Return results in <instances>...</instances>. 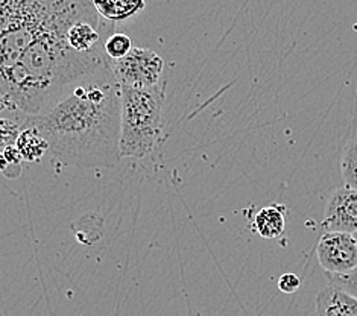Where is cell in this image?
Returning a JSON list of instances; mask_svg holds the SVG:
<instances>
[{"label": "cell", "mask_w": 357, "mask_h": 316, "mask_svg": "<svg viewBox=\"0 0 357 316\" xmlns=\"http://www.w3.org/2000/svg\"><path fill=\"white\" fill-rule=\"evenodd\" d=\"M49 143V151L67 165L113 166L119 160L121 85L109 70L70 84L38 114H29Z\"/></svg>", "instance_id": "1"}, {"label": "cell", "mask_w": 357, "mask_h": 316, "mask_svg": "<svg viewBox=\"0 0 357 316\" xmlns=\"http://www.w3.org/2000/svg\"><path fill=\"white\" fill-rule=\"evenodd\" d=\"M69 28L46 31L0 76V95L26 114H38L70 84L109 67L105 52H75L67 43Z\"/></svg>", "instance_id": "2"}, {"label": "cell", "mask_w": 357, "mask_h": 316, "mask_svg": "<svg viewBox=\"0 0 357 316\" xmlns=\"http://www.w3.org/2000/svg\"><path fill=\"white\" fill-rule=\"evenodd\" d=\"M166 85L132 89L121 85L119 158H144L157 148L165 126Z\"/></svg>", "instance_id": "3"}, {"label": "cell", "mask_w": 357, "mask_h": 316, "mask_svg": "<svg viewBox=\"0 0 357 316\" xmlns=\"http://www.w3.org/2000/svg\"><path fill=\"white\" fill-rule=\"evenodd\" d=\"M165 61L154 50L132 47L121 59H109V70L119 85L148 89L161 82Z\"/></svg>", "instance_id": "4"}, {"label": "cell", "mask_w": 357, "mask_h": 316, "mask_svg": "<svg viewBox=\"0 0 357 316\" xmlns=\"http://www.w3.org/2000/svg\"><path fill=\"white\" fill-rule=\"evenodd\" d=\"M317 255L328 274H345L357 266V243L353 234L326 232L318 242Z\"/></svg>", "instance_id": "5"}, {"label": "cell", "mask_w": 357, "mask_h": 316, "mask_svg": "<svg viewBox=\"0 0 357 316\" xmlns=\"http://www.w3.org/2000/svg\"><path fill=\"white\" fill-rule=\"evenodd\" d=\"M326 232L353 234L357 232V190L341 187L330 195L322 219Z\"/></svg>", "instance_id": "6"}, {"label": "cell", "mask_w": 357, "mask_h": 316, "mask_svg": "<svg viewBox=\"0 0 357 316\" xmlns=\"http://www.w3.org/2000/svg\"><path fill=\"white\" fill-rule=\"evenodd\" d=\"M312 316H357V300L341 289L327 286L314 298Z\"/></svg>", "instance_id": "7"}, {"label": "cell", "mask_w": 357, "mask_h": 316, "mask_svg": "<svg viewBox=\"0 0 357 316\" xmlns=\"http://www.w3.org/2000/svg\"><path fill=\"white\" fill-rule=\"evenodd\" d=\"M252 228L263 239H278L283 236L286 228L284 207L282 209V206H275V204L263 207L254 218Z\"/></svg>", "instance_id": "8"}, {"label": "cell", "mask_w": 357, "mask_h": 316, "mask_svg": "<svg viewBox=\"0 0 357 316\" xmlns=\"http://www.w3.org/2000/svg\"><path fill=\"white\" fill-rule=\"evenodd\" d=\"M96 11L109 22H122L139 14L146 6V0H91Z\"/></svg>", "instance_id": "9"}, {"label": "cell", "mask_w": 357, "mask_h": 316, "mask_svg": "<svg viewBox=\"0 0 357 316\" xmlns=\"http://www.w3.org/2000/svg\"><path fill=\"white\" fill-rule=\"evenodd\" d=\"M15 148L19 149L23 161H37L49 151V143L36 126L28 125L20 131L15 142Z\"/></svg>", "instance_id": "10"}, {"label": "cell", "mask_w": 357, "mask_h": 316, "mask_svg": "<svg viewBox=\"0 0 357 316\" xmlns=\"http://www.w3.org/2000/svg\"><path fill=\"white\" fill-rule=\"evenodd\" d=\"M341 172L345 186L357 190V137L348 142L342 152Z\"/></svg>", "instance_id": "11"}, {"label": "cell", "mask_w": 357, "mask_h": 316, "mask_svg": "<svg viewBox=\"0 0 357 316\" xmlns=\"http://www.w3.org/2000/svg\"><path fill=\"white\" fill-rule=\"evenodd\" d=\"M131 49V38L126 36V33L121 32H113L104 43V50L109 59H121L128 54Z\"/></svg>", "instance_id": "12"}, {"label": "cell", "mask_w": 357, "mask_h": 316, "mask_svg": "<svg viewBox=\"0 0 357 316\" xmlns=\"http://www.w3.org/2000/svg\"><path fill=\"white\" fill-rule=\"evenodd\" d=\"M326 277L330 286L341 289L342 292L357 300V266L350 272H345V274H328L326 272Z\"/></svg>", "instance_id": "13"}, {"label": "cell", "mask_w": 357, "mask_h": 316, "mask_svg": "<svg viewBox=\"0 0 357 316\" xmlns=\"http://www.w3.org/2000/svg\"><path fill=\"white\" fill-rule=\"evenodd\" d=\"M20 134V128L10 119H0V149L13 146Z\"/></svg>", "instance_id": "14"}, {"label": "cell", "mask_w": 357, "mask_h": 316, "mask_svg": "<svg viewBox=\"0 0 357 316\" xmlns=\"http://www.w3.org/2000/svg\"><path fill=\"white\" fill-rule=\"evenodd\" d=\"M300 287H301V280L298 276L292 274V272L283 274L278 280V289L282 290L283 294H295L298 292Z\"/></svg>", "instance_id": "15"}, {"label": "cell", "mask_w": 357, "mask_h": 316, "mask_svg": "<svg viewBox=\"0 0 357 316\" xmlns=\"http://www.w3.org/2000/svg\"><path fill=\"white\" fill-rule=\"evenodd\" d=\"M8 163H6V158L3 157V152H0V172H5Z\"/></svg>", "instance_id": "16"}, {"label": "cell", "mask_w": 357, "mask_h": 316, "mask_svg": "<svg viewBox=\"0 0 357 316\" xmlns=\"http://www.w3.org/2000/svg\"><path fill=\"white\" fill-rule=\"evenodd\" d=\"M353 237H354V241H356V243H357V232L353 233Z\"/></svg>", "instance_id": "17"}]
</instances>
